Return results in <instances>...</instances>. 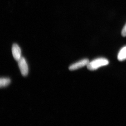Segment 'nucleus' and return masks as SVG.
<instances>
[{
  "label": "nucleus",
  "instance_id": "1",
  "mask_svg": "<svg viewBox=\"0 0 126 126\" xmlns=\"http://www.w3.org/2000/svg\"><path fill=\"white\" fill-rule=\"evenodd\" d=\"M109 61L107 59L103 58H98L89 61L87 68L90 70H95L103 66L108 65Z\"/></svg>",
  "mask_w": 126,
  "mask_h": 126
},
{
  "label": "nucleus",
  "instance_id": "2",
  "mask_svg": "<svg viewBox=\"0 0 126 126\" xmlns=\"http://www.w3.org/2000/svg\"><path fill=\"white\" fill-rule=\"evenodd\" d=\"M18 61V66L20 69L21 74L23 76H26L29 72V68L27 62L24 58L21 57Z\"/></svg>",
  "mask_w": 126,
  "mask_h": 126
},
{
  "label": "nucleus",
  "instance_id": "3",
  "mask_svg": "<svg viewBox=\"0 0 126 126\" xmlns=\"http://www.w3.org/2000/svg\"><path fill=\"white\" fill-rule=\"evenodd\" d=\"M89 62V60L88 59H83L72 64L69 66V69L71 70H77L84 66H87Z\"/></svg>",
  "mask_w": 126,
  "mask_h": 126
},
{
  "label": "nucleus",
  "instance_id": "4",
  "mask_svg": "<svg viewBox=\"0 0 126 126\" xmlns=\"http://www.w3.org/2000/svg\"><path fill=\"white\" fill-rule=\"evenodd\" d=\"M12 55L16 61H18L21 58V50L19 45L16 44H13L12 48Z\"/></svg>",
  "mask_w": 126,
  "mask_h": 126
},
{
  "label": "nucleus",
  "instance_id": "5",
  "mask_svg": "<svg viewBox=\"0 0 126 126\" xmlns=\"http://www.w3.org/2000/svg\"><path fill=\"white\" fill-rule=\"evenodd\" d=\"M117 59L120 61H123L126 59V46L123 47L120 50L118 54Z\"/></svg>",
  "mask_w": 126,
  "mask_h": 126
},
{
  "label": "nucleus",
  "instance_id": "6",
  "mask_svg": "<svg viewBox=\"0 0 126 126\" xmlns=\"http://www.w3.org/2000/svg\"><path fill=\"white\" fill-rule=\"evenodd\" d=\"M10 79L8 78H1L0 79V88L5 87L10 83Z\"/></svg>",
  "mask_w": 126,
  "mask_h": 126
},
{
  "label": "nucleus",
  "instance_id": "7",
  "mask_svg": "<svg viewBox=\"0 0 126 126\" xmlns=\"http://www.w3.org/2000/svg\"><path fill=\"white\" fill-rule=\"evenodd\" d=\"M121 35L123 37L126 36V23L122 30Z\"/></svg>",
  "mask_w": 126,
  "mask_h": 126
}]
</instances>
